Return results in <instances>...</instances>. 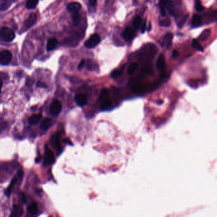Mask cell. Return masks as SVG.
<instances>
[{
  "label": "cell",
  "instance_id": "8d00e7d4",
  "mask_svg": "<svg viewBox=\"0 0 217 217\" xmlns=\"http://www.w3.org/2000/svg\"><path fill=\"white\" fill-rule=\"evenodd\" d=\"M22 203H26V202H27V199H26V197L25 196L24 194L22 193Z\"/></svg>",
  "mask_w": 217,
  "mask_h": 217
},
{
  "label": "cell",
  "instance_id": "2e32d148",
  "mask_svg": "<svg viewBox=\"0 0 217 217\" xmlns=\"http://www.w3.org/2000/svg\"><path fill=\"white\" fill-rule=\"evenodd\" d=\"M51 125V119L49 118H46L43 119L40 125V128L43 130H47L50 128Z\"/></svg>",
  "mask_w": 217,
  "mask_h": 217
},
{
  "label": "cell",
  "instance_id": "7402d4cb",
  "mask_svg": "<svg viewBox=\"0 0 217 217\" xmlns=\"http://www.w3.org/2000/svg\"><path fill=\"white\" fill-rule=\"evenodd\" d=\"M166 8L169 11V12L173 15L174 12V8L172 2V0H166Z\"/></svg>",
  "mask_w": 217,
  "mask_h": 217
},
{
  "label": "cell",
  "instance_id": "9a60e30c",
  "mask_svg": "<svg viewBox=\"0 0 217 217\" xmlns=\"http://www.w3.org/2000/svg\"><path fill=\"white\" fill-rule=\"evenodd\" d=\"M211 33V31L209 29H205L203 31V33H202L200 35V36H199L198 39H199V40L201 41V42H204V41L206 40L209 38V37L210 36Z\"/></svg>",
  "mask_w": 217,
  "mask_h": 217
},
{
  "label": "cell",
  "instance_id": "484cf974",
  "mask_svg": "<svg viewBox=\"0 0 217 217\" xmlns=\"http://www.w3.org/2000/svg\"><path fill=\"white\" fill-rule=\"evenodd\" d=\"M159 5L160 7V12L162 16H165L166 12V0H160L159 1Z\"/></svg>",
  "mask_w": 217,
  "mask_h": 217
},
{
  "label": "cell",
  "instance_id": "d590c367",
  "mask_svg": "<svg viewBox=\"0 0 217 217\" xmlns=\"http://www.w3.org/2000/svg\"><path fill=\"white\" fill-rule=\"evenodd\" d=\"M90 5L92 6H95L97 4V0H89Z\"/></svg>",
  "mask_w": 217,
  "mask_h": 217
},
{
  "label": "cell",
  "instance_id": "e575fe53",
  "mask_svg": "<svg viewBox=\"0 0 217 217\" xmlns=\"http://www.w3.org/2000/svg\"><path fill=\"white\" fill-rule=\"evenodd\" d=\"M23 177V171H22V169H19L18 171V174H17V177L18 178H22Z\"/></svg>",
  "mask_w": 217,
  "mask_h": 217
},
{
  "label": "cell",
  "instance_id": "4fadbf2b",
  "mask_svg": "<svg viewBox=\"0 0 217 217\" xmlns=\"http://www.w3.org/2000/svg\"><path fill=\"white\" fill-rule=\"evenodd\" d=\"M17 179H18L17 176H16V177H15L12 179V180L11 181L10 184V185H9V186L8 187V188H7V189H6L5 192V195H6L7 197H8L10 196L11 193H12V189H13V187H14L15 184H16V182H17Z\"/></svg>",
  "mask_w": 217,
  "mask_h": 217
},
{
  "label": "cell",
  "instance_id": "30bf717a",
  "mask_svg": "<svg viewBox=\"0 0 217 217\" xmlns=\"http://www.w3.org/2000/svg\"><path fill=\"white\" fill-rule=\"evenodd\" d=\"M165 59L163 54L159 55V57L157 61V68L160 72H163L165 69Z\"/></svg>",
  "mask_w": 217,
  "mask_h": 217
},
{
  "label": "cell",
  "instance_id": "9c48e42d",
  "mask_svg": "<svg viewBox=\"0 0 217 217\" xmlns=\"http://www.w3.org/2000/svg\"><path fill=\"white\" fill-rule=\"evenodd\" d=\"M173 38V35L171 33H168L164 36V38L163 40L162 46L166 47L167 48H169L172 45V40Z\"/></svg>",
  "mask_w": 217,
  "mask_h": 217
},
{
  "label": "cell",
  "instance_id": "5bb4252c",
  "mask_svg": "<svg viewBox=\"0 0 217 217\" xmlns=\"http://www.w3.org/2000/svg\"><path fill=\"white\" fill-rule=\"evenodd\" d=\"M42 118V115L41 114H36L32 115L31 117L29 118V123L31 125H35L36 123L40 122Z\"/></svg>",
  "mask_w": 217,
  "mask_h": 217
},
{
  "label": "cell",
  "instance_id": "4316f807",
  "mask_svg": "<svg viewBox=\"0 0 217 217\" xmlns=\"http://www.w3.org/2000/svg\"><path fill=\"white\" fill-rule=\"evenodd\" d=\"M138 64H136V63H133V64L130 65L129 66L128 69V74H133L134 72H136V69H138Z\"/></svg>",
  "mask_w": 217,
  "mask_h": 217
},
{
  "label": "cell",
  "instance_id": "8fae6325",
  "mask_svg": "<svg viewBox=\"0 0 217 217\" xmlns=\"http://www.w3.org/2000/svg\"><path fill=\"white\" fill-rule=\"evenodd\" d=\"M54 155L52 151L50 149H47L45 152V162L47 164H50L54 162Z\"/></svg>",
  "mask_w": 217,
  "mask_h": 217
},
{
  "label": "cell",
  "instance_id": "4dcf8cb0",
  "mask_svg": "<svg viewBox=\"0 0 217 217\" xmlns=\"http://www.w3.org/2000/svg\"><path fill=\"white\" fill-rule=\"evenodd\" d=\"M160 24L162 26H164V27H168L171 25V21L169 19V18H166V19H164L160 21Z\"/></svg>",
  "mask_w": 217,
  "mask_h": 217
},
{
  "label": "cell",
  "instance_id": "6da1fadb",
  "mask_svg": "<svg viewBox=\"0 0 217 217\" xmlns=\"http://www.w3.org/2000/svg\"><path fill=\"white\" fill-rule=\"evenodd\" d=\"M0 35L3 40L5 42H11L15 38V33L9 28H2L0 31Z\"/></svg>",
  "mask_w": 217,
  "mask_h": 217
},
{
  "label": "cell",
  "instance_id": "cb8c5ba5",
  "mask_svg": "<svg viewBox=\"0 0 217 217\" xmlns=\"http://www.w3.org/2000/svg\"><path fill=\"white\" fill-rule=\"evenodd\" d=\"M124 66H122L121 68L118 69H115L114 70L113 72L111 73V77H113V78L119 77L120 76H121V74L123 73V69H124Z\"/></svg>",
  "mask_w": 217,
  "mask_h": 217
},
{
  "label": "cell",
  "instance_id": "d4e9b609",
  "mask_svg": "<svg viewBox=\"0 0 217 217\" xmlns=\"http://www.w3.org/2000/svg\"><path fill=\"white\" fill-rule=\"evenodd\" d=\"M72 19L74 26H77L80 22V16L78 12L72 13Z\"/></svg>",
  "mask_w": 217,
  "mask_h": 217
},
{
  "label": "cell",
  "instance_id": "d6986e66",
  "mask_svg": "<svg viewBox=\"0 0 217 217\" xmlns=\"http://www.w3.org/2000/svg\"><path fill=\"white\" fill-rule=\"evenodd\" d=\"M101 103V109L102 110H107L108 108H109L111 106V101L110 100V98H108L102 101Z\"/></svg>",
  "mask_w": 217,
  "mask_h": 217
},
{
  "label": "cell",
  "instance_id": "d6a6232c",
  "mask_svg": "<svg viewBox=\"0 0 217 217\" xmlns=\"http://www.w3.org/2000/svg\"><path fill=\"white\" fill-rule=\"evenodd\" d=\"M84 65H85V61H84V60L83 59V60H82V61H80V62L79 65H78V69H81L84 67Z\"/></svg>",
  "mask_w": 217,
  "mask_h": 217
},
{
  "label": "cell",
  "instance_id": "e0dca14e",
  "mask_svg": "<svg viewBox=\"0 0 217 217\" xmlns=\"http://www.w3.org/2000/svg\"><path fill=\"white\" fill-rule=\"evenodd\" d=\"M201 18L199 15H194L192 18V26L193 27H198L201 24Z\"/></svg>",
  "mask_w": 217,
  "mask_h": 217
},
{
  "label": "cell",
  "instance_id": "74e56055",
  "mask_svg": "<svg viewBox=\"0 0 217 217\" xmlns=\"http://www.w3.org/2000/svg\"><path fill=\"white\" fill-rule=\"evenodd\" d=\"M178 55H179V53H178V52L177 50H173V57L174 58L177 57L178 56Z\"/></svg>",
  "mask_w": 217,
  "mask_h": 217
},
{
  "label": "cell",
  "instance_id": "1f68e13d",
  "mask_svg": "<svg viewBox=\"0 0 217 217\" xmlns=\"http://www.w3.org/2000/svg\"><path fill=\"white\" fill-rule=\"evenodd\" d=\"M146 28H147V24H146V21H145L143 22V24H142V26H141V32L143 33L145 31Z\"/></svg>",
  "mask_w": 217,
  "mask_h": 217
},
{
  "label": "cell",
  "instance_id": "83f0119b",
  "mask_svg": "<svg viewBox=\"0 0 217 217\" xmlns=\"http://www.w3.org/2000/svg\"><path fill=\"white\" fill-rule=\"evenodd\" d=\"M22 215V209L20 208H18L17 206H14V211H13L12 214L11 215V216H21Z\"/></svg>",
  "mask_w": 217,
  "mask_h": 217
},
{
  "label": "cell",
  "instance_id": "52a82bcc",
  "mask_svg": "<svg viewBox=\"0 0 217 217\" xmlns=\"http://www.w3.org/2000/svg\"><path fill=\"white\" fill-rule=\"evenodd\" d=\"M75 101L79 106H84L87 103V98L84 94H78L75 96Z\"/></svg>",
  "mask_w": 217,
  "mask_h": 217
},
{
  "label": "cell",
  "instance_id": "603a6c76",
  "mask_svg": "<svg viewBox=\"0 0 217 217\" xmlns=\"http://www.w3.org/2000/svg\"><path fill=\"white\" fill-rule=\"evenodd\" d=\"M192 47L194 48H195V49H196L197 50L201 51V52H203L204 51V49H203V47L201 46V45L199 43V42H198V41L196 39H194L192 40Z\"/></svg>",
  "mask_w": 217,
  "mask_h": 217
},
{
  "label": "cell",
  "instance_id": "ac0fdd59",
  "mask_svg": "<svg viewBox=\"0 0 217 217\" xmlns=\"http://www.w3.org/2000/svg\"><path fill=\"white\" fill-rule=\"evenodd\" d=\"M110 98V92L109 90L108 89H103L101 92L100 96H99V100L100 101H102Z\"/></svg>",
  "mask_w": 217,
  "mask_h": 217
},
{
  "label": "cell",
  "instance_id": "f1b7e54d",
  "mask_svg": "<svg viewBox=\"0 0 217 217\" xmlns=\"http://www.w3.org/2000/svg\"><path fill=\"white\" fill-rule=\"evenodd\" d=\"M141 18L140 17H136L134 18L133 21V26L134 28L136 29L140 28L141 26Z\"/></svg>",
  "mask_w": 217,
  "mask_h": 217
},
{
  "label": "cell",
  "instance_id": "f546056e",
  "mask_svg": "<svg viewBox=\"0 0 217 217\" xmlns=\"http://www.w3.org/2000/svg\"><path fill=\"white\" fill-rule=\"evenodd\" d=\"M195 8L198 12H201L204 10V7L202 5L200 0H195Z\"/></svg>",
  "mask_w": 217,
  "mask_h": 217
},
{
  "label": "cell",
  "instance_id": "277c9868",
  "mask_svg": "<svg viewBox=\"0 0 217 217\" xmlns=\"http://www.w3.org/2000/svg\"><path fill=\"white\" fill-rule=\"evenodd\" d=\"M62 109V104L57 99H54L52 102L50 107V110L53 115H57L61 112Z\"/></svg>",
  "mask_w": 217,
  "mask_h": 217
},
{
  "label": "cell",
  "instance_id": "3957f363",
  "mask_svg": "<svg viewBox=\"0 0 217 217\" xmlns=\"http://www.w3.org/2000/svg\"><path fill=\"white\" fill-rule=\"evenodd\" d=\"M12 55L9 50H3L0 53V62L2 65H8L12 61Z\"/></svg>",
  "mask_w": 217,
  "mask_h": 217
},
{
  "label": "cell",
  "instance_id": "44dd1931",
  "mask_svg": "<svg viewBox=\"0 0 217 217\" xmlns=\"http://www.w3.org/2000/svg\"><path fill=\"white\" fill-rule=\"evenodd\" d=\"M28 211L32 215H35L38 211V206L35 203H33L28 206Z\"/></svg>",
  "mask_w": 217,
  "mask_h": 217
},
{
  "label": "cell",
  "instance_id": "ffe728a7",
  "mask_svg": "<svg viewBox=\"0 0 217 217\" xmlns=\"http://www.w3.org/2000/svg\"><path fill=\"white\" fill-rule=\"evenodd\" d=\"M38 3V0H28L26 2V6L28 9H33L37 6Z\"/></svg>",
  "mask_w": 217,
  "mask_h": 217
},
{
  "label": "cell",
  "instance_id": "8992f818",
  "mask_svg": "<svg viewBox=\"0 0 217 217\" xmlns=\"http://www.w3.org/2000/svg\"><path fill=\"white\" fill-rule=\"evenodd\" d=\"M134 36H135V31L131 28H127L122 33L123 38L126 41L131 40Z\"/></svg>",
  "mask_w": 217,
  "mask_h": 217
},
{
  "label": "cell",
  "instance_id": "ba28073f",
  "mask_svg": "<svg viewBox=\"0 0 217 217\" xmlns=\"http://www.w3.org/2000/svg\"><path fill=\"white\" fill-rule=\"evenodd\" d=\"M81 7L82 6L80 3L78 2H73L68 5V10L69 12L73 13L79 12V10L81 9Z\"/></svg>",
  "mask_w": 217,
  "mask_h": 217
},
{
  "label": "cell",
  "instance_id": "f35d334b",
  "mask_svg": "<svg viewBox=\"0 0 217 217\" xmlns=\"http://www.w3.org/2000/svg\"><path fill=\"white\" fill-rule=\"evenodd\" d=\"M40 160H41V157H38L36 158V159H35V162L38 163V162L40 161Z\"/></svg>",
  "mask_w": 217,
  "mask_h": 217
},
{
  "label": "cell",
  "instance_id": "836d02e7",
  "mask_svg": "<svg viewBox=\"0 0 217 217\" xmlns=\"http://www.w3.org/2000/svg\"><path fill=\"white\" fill-rule=\"evenodd\" d=\"M37 86H38V87H42V88H46L47 87V85L45 84L42 83V82H39L37 84Z\"/></svg>",
  "mask_w": 217,
  "mask_h": 217
},
{
  "label": "cell",
  "instance_id": "5b68a950",
  "mask_svg": "<svg viewBox=\"0 0 217 217\" xmlns=\"http://www.w3.org/2000/svg\"><path fill=\"white\" fill-rule=\"evenodd\" d=\"M36 15L35 14V13H32L29 16V17L26 19L24 22V30H27L29 28H31V26L35 24V23L36 21Z\"/></svg>",
  "mask_w": 217,
  "mask_h": 217
},
{
  "label": "cell",
  "instance_id": "7a4b0ae2",
  "mask_svg": "<svg viewBox=\"0 0 217 217\" xmlns=\"http://www.w3.org/2000/svg\"><path fill=\"white\" fill-rule=\"evenodd\" d=\"M101 41V38L98 34H94L85 42V46L87 48H94L98 45Z\"/></svg>",
  "mask_w": 217,
  "mask_h": 217
},
{
  "label": "cell",
  "instance_id": "7c38bea8",
  "mask_svg": "<svg viewBox=\"0 0 217 217\" xmlns=\"http://www.w3.org/2000/svg\"><path fill=\"white\" fill-rule=\"evenodd\" d=\"M58 43V41L55 38H50L48 40L47 43V51H51L55 48Z\"/></svg>",
  "mask_w": 217,
  "mask_h": 217
}]
</instances>
